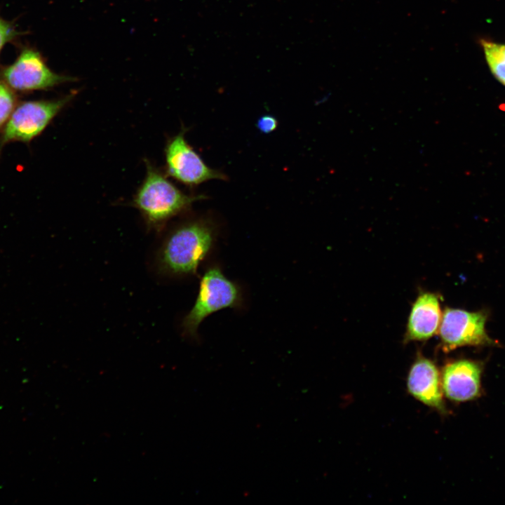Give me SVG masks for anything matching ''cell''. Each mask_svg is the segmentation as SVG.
<instances>
[{
	"mask_svg": "<svg viewBox=\"0 0 505 505\" xmlns=\"http://www.w3.org/2000/svg\"><path fill=\"white\" fill-rule=\"evenodd\" d=\"M215 237V226L207 218L188 220L176 225L168 232L158 250L159 270L171 276L196 274L211 251Z\"/></svg>",
	"mask_w": 505,
	"mask_h": 505,
	"instance_id": "cell-1",
	"label": "cell"
},
{
	"mask_svg": "<svg viewBox=\"0 0 505 505\" xmlns=\"http://www.w3.org/2000/svg\"><path fill=\"white\" fill-rule=\"evenodd\" d=\"M146 175L131 201L140 213L149 229L159 231L170 220L188 210L204 195L187 194L168 176L145 161Z\"/></svg>",
	"mask_w": 505,
	"mask_h": 505,
	"instance_id": "cell-2",
	"label": "cell"
},
{
	"mask_svg": "<svg viewBox=\"0 0 505 505\" xmlns=\"http://www.w3.org/2000/svg\"><path fill=\"white\" fill-rule=\"evenodd\" d=\"M241 303L239 287L228 279L217 266L208 268L199 284L196 301L182 322L183 334L195 337L201 322L208 316L225 308H236Z\"/></svg>",
	"mask_w": 505,
	"mask_h": 505,
	"instance_id": "cell-3",
	"label": "cell"
},
{
	"mask_svg": "<svg viewBox=\"0 0 505 505\" xmlns=\"http://www.w3.org/2000/svg\"><path fill=\"white\" fill-rule=\"evenodd\" d=\"M186 129L169 138L165 154L166 175L189 187L198 185L211 180H226L222 172L206 164L185 139Z\"/></svg>",
	"mask_w": 505,
	"mask_h": 505,
	"instance_id": "cell-4",
	"label": "cell"
},
{
	"mask_svg": "<svg viewBox=\"0 0 505 505\" xmlns=\"http://www.w3.org/2000/svg\"><path fill=\"white\" fill-rule=\"evenodd\" d=\"M486 318L483 311L446 308L438 330L443 351H450L464 346L494 344L486 333Z\"/></svg>",
	"mask_w": 505,
	"mask_h": 505,
	"instance_id": "cell-5",
	"label": "cell"
},
{
	"mask_svg": "<svg viewBox=\"0 0 505 505\" xmlns=\"http://www.w3.org/2000/svg\"><path fill=\"white\" fill-rule=\"evenodd\" d=\"M73 90L55 100L34 101L20 105L5 128L4 140L29 141L41 133L50 121L76 95Z\"/></svg>",
	"mask_w": 505,
	"mask_h": 505,
	"instance_id": "cell-6",
	"label": "cell"
},
{
	"mask_svg": "<svg viewBox=\"0 0 505 505\" xmlns=\"http://www.w3.org/2000/svg\"><path fill=\"white\" fill-rule=\"evenodd\" d=\"M4 77L10 86L19 90L46 89L75 81L73 77L52 72L39 53L30 49L22 51L16 61L4 70Z\"/></svg>",
	"mask_w": 505,
	"mask_h": 505,
	"instance_id": "cell-7",
	"label": "cell"
},
{
	"mask_svg": "<svg viewBox=\"0 0 505 505\" xmlns=\"http://www.w3.org/2000/svg\"><path fill=\"white\" fill-rule=\"evenodd\" d=\"M482 364L469 359L447 363L443 368L441 383L445 396L454 402H466L481 393Z\"/></svg>",
	"mask_w": 505,
	"mask_h": 505,
	"instance_id": "cell-8",
	"label": "cell"
},
{
	"mask_svg": "<svg viewBox=\"0 0 505 505\" xmlns=\"http://www.w3.org/2000/svg\"><path fill=\"white\" fill-rule=\"evenodd\" d=\"M409 393L425 405L445 414L441 374L430 359L418 354L407 377Z\"/></svg>",
	"mask_w": 505,
	"mask_h": 505,
	"instance_id": "cell-9",
	"label": "cell"
},
{
	"mask_svg": "<svg viewBox=\"0 0 505 505\" xmlns=\"http://www.w3.org/2000/svg\"><path fill=\"white\" fill-rule=\"evenodd\" d=\"M442 316L438 295L420 292L411 308L405 342L425 341L433 337L439 330Z\"/></svg>",
	"mask_w": 505,
	"mask_h": 505,
	"instance_id": "cell-10",
	"label": "cell"
},
{
	"mask_svg": "<svg viewBox=\"0 0 505 505\" xmlns=\"http://www.w3.org/2000/svg\"><path fill=\"white\" fill-rule=\"evenodd\" d=\"M481 45L491 72L505 86V44L482 40Z\"/></svg>",
	"mask_w": 505,
	"mask_h": 505,
	"instance_id": "cell-11",
	"label": "cell"
},
{
	"mask_svg": "<svg viewBox=\"0 0 505 505\" xmlns=\"http://www.w3.org/2000/svg\"><path fill=\"white\" fill-rule=\"evenodd\" d=\"M14 105V97L11 90L0 83V126L9 117Z\"/></svg>",
	"mask_w": 505,
	"mask_h": 505,
	"instance_id": "cell-12",
	"label": "cell"
},
{
	"mask_svg": "<svg viewBox=\"0 0 505 505\" xmlns=\"http://www.w3.org/2000/svg\"><path fill=\"white\" fill-rule=\"evenodd\" d=\"M278 124V121L274 116L266 114L257 119L256 126L261 133L268 134L275 130Z\"/></svg>",
	"mask_w": 505,
	"mask_h": 505,
	"instance_id": "cell-13",
	"label": "cell"
},
{
	"mask_svg": "<svg viewBox=\"0 0 505 505\" xmlns=\"http://www.w3.org/2000/svg\"><path fill=\"white\" fill-rule=\"evenodd\" d=\"M17 35L12 25L0 18V50L3 46Z\"/></svg>",
	"mask_w": 505,
	"mask_h": 505,
	"instance_id": "cell-14",
	"label": "cell"
}]
</instances>
